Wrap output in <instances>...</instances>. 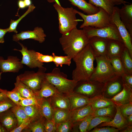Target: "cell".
Wrapping results in <instances>:
<instances>
[{
  "mask_svg": "<svg viewBox=\"0 0 132 132\" xmlns=\"http://www.w3.org/2000/svg\"><path fill=\"white\" fill-rule=\"evenodd\" d=\"M33 92L36 98L38 100L44 98H48L61 93L45 78L42 83L40 89Z\"/></svg>",
  "mask_w": 132,
  "mask_h": 132,
  "instance_id": "9a60e30c",
  "label": "cell"
},
{
  "mask_svg": "<svg viewBox=\"0 0 132 132\" xmlns=\"http://www.w3.org/2000/svg\"><path fill=\"white\" fill-rule=\"evenodd\" d=\"M95 56L89 44L73 58L76 67L72 72V79L77 82L89 80L95 68Z\"/></svg>",
  "mask_w": 132,
  "mask_h": 132,
  "instance_id": "6da1fadb",
  "label": "cell"
},
{
  "mask_svg": "<svg viewBox=\"0 0 132 132\" xmlns=\"http://www.w3.org/2000/svg\"><path fill=\"white\" fill-rule=\"evenodd\" d=\"M66 96L69 101L70 110L83 107L89 104L90 99L81 94L74 92Z\"/></svg>",
  "mask_w": 132,
  "mask_h": 132,
  "instance_id": "cb8c5ba5",
  "label": "cell"
},
{
  "mask_svg": "<svg viewBox=\"0 0 132 132\" xmlns=\"http://www.w3.org/2000/svg\"><path fill=\"white\" fill-rule=\"evenodd\" d=\"M16 105L7 97L1 100L0 101V114L10 109Z\"/></svg>",
  "mask_w": 132,
  "mask_h": 132,
  "instance_id": "7bdbcfd3",
  "label": "cell"
},
{
  "mask_svg": "<svg viewBox=\"0 0 132 132\" xmlns=\"http://www.w3.org/2000/svg\"><path fill=\"white\" fill-rule=\"evenodd\" d=\"M125 129L120 132H132V125H128L125 128Z\"/></svg>",
  "mask_w": 132,
  "mask_h": 132,
  "instance_id": "11a10c76",
  "label": "cell"
},
{
  "mask_svg": "<svg viewBox=\"0 0 132 132\" xmlns=\"http://www.w3.org/2000/svg\"><path fill=\"white\" fill-rule=\"evenodd\" d=\"M19 105L22 106H39L38 100L36 98H22L19 103Z\"/></svg>",
  "mask_w": 132,
  "mask_h": 132,
  "instance_id": "f6af8a7d",
  "label": "cell"
},
{
  "mask_svg": "<svg viewBox=\"0 0 132 132\" xmlns=\"http://www.w3.org/2000/svg\"><path fill=\"white\" fill-rule=\"evenodd\" d=\"M46 36L43 29L37 27L32 31H22L19 33H16L13 35L12 38L13 41L16 42L20 40L31 39L42 43L44 41Z\"/></svg>",
  "mask_w": 132,
  "mask_h": 132,
  "instance_id": "4fadbf2b",
  "label": "cell"
},
{
  "mask_svg": "<svg viewBox=\"0 0 132 132\" xmlns=\"http://www.w3.org/2000/svg\"><path fill=\"white\" fill-rule=\"evenodd\" d=\"M104 84L89 80L77 82L74 92L91 99L101 94Z\"/></svg>",
  "mask_w": 132,
  "mask_h": 132,
  "instance_id": "9c48e42d",
  "label": "cell"
},
{
  "mask_svg": "<svg viewBox=\"0 0 132 132\" xmlns=\"http://www.w3.org/2000/svg\"><path fill=\"white\" fill-rule=\"evenodd\" d=\"M47 1L49 3H52L54 2H55L58 0H47Z\"/></svg>",
  "mask_w": 132,
  "mask_h": 132,
  "instance_id": "94428289",
  "label": "cell"
},
{
  "mask_svg": "<svg viewBox=\"0 0 132 132\" xmlns=\"http://www.w3.org/2000/svg\"><path fill=\"white\" fill-rule=\"evenodd\" d=\"M44 125L45 132H56L55 124L53 121L48 120L45 118Z\"/></svg>",
  "mask_w": 132,
  "mask_h": 132,
  "instance_id": "c3c4849f",
  "label": "cell"
},
{
  "mask_svg": "<svg viewBox=\"0 0 132 132\" xmlns=\"http://www.w3.org/2000/svg\"><path fill=\"white\" fill-rule=\"evenodd\" d=\"M92 114L80 121L73 123L72 132H87L90 121L93 117Z\"/></svg>",
  "mask_w": 132,
  "mask_h": 132,
  "instance_id": "d6a6232c",
  "label": "cell"
},
{
  "mask_svg": "<svg viewBox=\"0 0 132 132\" xmlns=\"http://www.w3.org/2000/svg\"><path fill=\"white\" fill-rule=\"evenodd\" d=\"M59 41L64 53L72 59L89 44V39L83 30L77 27L62 35Z\"/></svg>",
  "mask_w": 132,
  "mask_h": 132,
  "instance_id": "7a4b0ae2",
  "label": "cell"
},
{
  "mask_svg": "<svg viewBox=\"0 0 132 132\" xmlns=\"http://www.w3.org/2000/svg\"><path fill=\"white\" fill-rule=\"evenodd\" d=\"M89 104L94 111L99 109L114 105L110 99L102 94L96 96L90 99Z\"/></svg>",
  "mask_w": 132,
  "mask_h": 132,
  "instance_id": "4316f807",
  "label": "cell"
},
{
  "mask_svg": "<svg viewBox=\"0 0 132 132\" xmlns=\"http://www.w3.org/2000/svg\"><path fill=\"white\" fill-rule=\"evenodd\" d=\"M46 68L43 66L37 71H26L18 76L20 81L33 92L39 90L42 83L45 78Z\"/></svg>",
  "mask_w": 132,
  "mask_h": 132,
  "instance_id": "ba28073f",
  "label": "cell"
},
{
  "mask_svg": "<svg viewBox=\"0 0 132 132\" xmlns=\"http://www.w3.org/2000/svg\"></svg>",
  "mask_w": 132,
  "mask_h": 132,
  "instance_id": "be15d7a7",
  "label": "cell"
},
{
  "mask_svg": "<svg viewBox=\"0 0 132 132\" xmlns=\"http://www.w3.org/2000/svg\"><path fill=\"white\" fill-rule=\"evenodd\" d=\"M125 47L122 42L115 40H108L106 55L109 59L120 57Z\"/></svg>",
  "mask_w": 132,
  "mask_h": 132,
  "instance_id": "d6986e66",
  "label": "cell"
},
{
  "mask_svg": "<svg viewBox=\"0 0 132 132\" xmlns=\"http://www.w3.org/2000/svg\"><path fill=\"white\" fill-rule=\"evenodd\" d=\"M120 57L125 73L132 74V57L126 47Z\"/></svg>",
  "mask_w": 132,
  "mask_h": 132,
  "instance_id": "f1b7e54d",
  "label": "cell"
},
{
  "mask_svg": "<svg viewBox=\"0 0 132 132\" xmlns=\"http://www.w3.org/2000/svg\"><path fill=\"white\" fill-rule=\"evenodd\" d=\"M28 117L33 121L41 117L39 106H22Z\"/></svg>",
  "mask_w": 132,
  "mask_h": 132,
  "instance_id": "e575fe53",
  "label": "cell"
},
{
  "mask_svg": "<svg viewBox=\"0 0 132 132\" xmlns=\"http://www.w3.org/2000/svg\"><path fill=\"white\" fill-rule=\"evenodd\" d=\"M121 77L123 83L132 88V74L125 73Z\"/></svg>",
  "mask_w": 132,
  "mask_h": 132,
  "instance_id": "f907efd6",
  "label": "cell"
},
{
  "mask_svg": "<svg viewBox=\"0 0 132 132\" xmlns=\"http://www.w3.org/2000/svg\"><path fill=\"white\" fill-rule=\"evenodd\" d=\"M128 125H132V115L128 116L126 119Z\"/></svg>",
  "mask_w": 132,
  "mask_h": 132,
  "instance_id": "9f6ffc18",
  "label": "cell"
},
{
  "mask_svg": "<svg viewBox=\"0 0 132 132\" xmlns=\"http://www.w3.org/2000/svg\"><path fill=\"white\" fill-rule=\"evenodd\" d=\"M26 7H29L31 4V0H23Z\"/></svg>",
  "mask_w": 132,
  "mask_h": 132,
  "instance_id": "6f0895ef",
  "label": "cell"
},
{
  "mask_svg": "<svg viewBox=\"0 0 132 132\" xmlns=\"http://www.w3.org/2000/svg\"><path fill=\"white\" fill-rule=\"evenodd\" d=\"M89 3L105 10L111 15L114 6L109 0H88Z\"/></svg>",
  "mask_w": 132,
  "mask_h": 132,
  "instance_id": "836d02e7",
  "label": "cell"
},
{
  "mask_svg": "<svg viewBox=\"0 0 132 132\" xmlns=\"http://www.w3.org/2000/svg\"><path fill=\"white\" fill-rule=\"evenodd\" d=\"M55 3L53 6L58 13L59 31L62 35L65 34L77 28L81 20L76 18V9L72 7H63L58 0Z\"/></svg>",
  "mask_w": 132,
  "mask_h": 132,
  "instance_id": "3957f363",
  "label": "cell"
},
{
  "mask_svg": "<svg viewBox=\"0 0 132 132\" xmlns=\"http://www.w3.org/2000/svg\"><path fill=\"white\" fill-rule=\"evenodd\" d=\"M82 29L89 39L96 36L108 40H115L123 42L117 27L112 22L103 27L96 28L88 26L84 27Z\"/></svg>",
  "mask_w": 132,
  "mask_h": 132,
  "instance_id": "52a82bcc",
  "label": "cell"
},
{
  "mask_svg": "<svg viewBox=\"0 0 132 132\" xmlns=\"http://www.w3.org/2000/svg\"><path fill=\"white\" fill-rule=\"evenodd\" d=\"M45 118L41 117L32 121L23 130L27 132H45L44 122Z\"/></svg>",
  "mask_w": 132,
  "mask_h": 132,
  "instance_id": "f546056e",
  "label": "cell"
},
{
  "mask_svg": "<svg viewBox=\"0 0 132 132\" xmlns=\"http://www.w3.org/2000/svg\"><path fill=\"white\" fill-rule=\"evenodd\" d=\"M8 32V28L5 29L0 28V43H3L4 42V37Z\"/></svg>",
  "mask_w": 132,
  "mask_h": 132,
  "instance_id": "816d5d0a",
  "label": "cell"
},
{
  "mask_svg": "<svg viewBox=\"0 0 132 132\" xmlns=\"http://www.w3.org/2000/svg\"><path fill=\"white\" fill-rule=\"evenodd\" d=\"M67 75L61 72L59 68H54L52 71L45 73V78L53 84L61 93L66 95L73 93L77 82L67 78Z\"/></svg>",
  "mask_w": 132,
  "mask_h": 132,
  "instance_id": "277c9868",
  "label": "cell"
},
{
  "mask_svg": "<svg viewBox=\"0 0 132 132\" xmlns=\"http://www.w3.org/2000/svg\"><path fill=\"white\" fill-rule=\"evenodd\" d=\"M97 66L89 80L105 83L117 76L115 73L109 59L106 55L95 57Z\"/></svg>",
  "mask_w": 132,
  "mask_h": 132,
  "instance_id": "5b68a950",
  "label": "cell"
},
{
  "mask_svg": "<svg viewBox=\"0 0 132 132\" xmlns=\"http://www.w3.org/2000/svg\"><path fill=\"white\" fill-rule=\"evenodd\" d=\"M114 6L115 5H119L121 4H124L127 2L123 0H109Z\"/></svg>",
  "mask_w": 132,
  "mask_h": 132,
  "instance_id": "f5cc1de1",
  "label": "cell"
},
{
  "mask_svg": "<svg viewBox=\"0 0 132 132\" xmlns=\"http://www.w3.org/2000/svg\"><path fill=\"white\" fill-rule=\"evenodd\" d=\"M11 109L0 114V123L8 132H10L18 125L17 118Z\"/></svg>",
  "mask_w": 132,
  "mask_h": 132,
  "instance_id": "7402d4cb",
  "label": "cell"
},
{
  "mask_svg": "<svg viewBox=\"0 0 132 132\" xmlns=\"http://www.w3.org/2000/svg\"><path fill=\"white\" fill-rule=\"evenodd\" d=\"M116 109L115 105L99 109L92 113L93 117L98 116H107L113 119L115 115Z\"/></svg>",
  "mask_w": 132,
  "mask_h": 132,
  "instance_id": "1f68e13d",
  "label": "cell"
},
{
  "mask_svg": "<svg viewBox=\"0 0 132 132\" xmlns=\"http://www.w3.org/2000/svg\"><path fill=\"white\" fill-rule=\"evenodd\" d=\"M119 107L121 114L126 119L128 116L132 115V103L123 104Z\"/></svg>",
  "mask_w": 132,
  "mask_h": 132,
  "instance_id": "ee69618b",
  "label": "cell"
},
{
  "mask_svg": "<svg viewBox=\"0 0 132 132\" xmlns=\"http://www.w3.org/2000/svg\"><path fill=\"white\" fill-rule=\"evenodd\" d=\"M73 5L77 7L87 15L96 13L99 10V8L87 2L85 0H67Z\"/></svg>",
  "mask_w": 132,
  "mask_h": 132,
  "instance_id": "484cf974",
  "label": "cell"
},
{
  "mask_svg": "<svg viewBox=\"0 0 132 132\" xmlns=\"http://www.w3.org/2000/svg\"><path fill=\"white\" fill-rule=\"evenodd\" d=\"M119 130L113 127L109 126L98 127H96L89 132H118Z\"/></svg>",
  "mask_w": 132,
  "mask_h": 132,
  "instance_id": "7dc6e473",
  "label": "cell"
},
{
  "mask_svg": "<svg viewBox=\"0 0 132 132\" xmlns=\"http://www.w3.org/2000/svg\"><path fill=\"white\" fill-rule=\"evenodd\" d=\"M122 90L110 99L115 105L118 106L130 103H132V88L123 83Z\"/></svg>",
  "mask_w": 132,
  "mask_h": 132,
  "instance_id": "2e32d148",
  "label": "cell"
},
{
  "mask_svg": "<svg viewBox=\"0 0 132 132\" xmlns=\"http://www.w3.org/2000/svg\"><path fill=\"white\" fill-rule=\"evenodd\" d=\"M2 73L1 72H0V80L1 79V74H2Z\"/></svg>",
  "mask_w": 132,
  "mask_h": 132,
  "instance_id": "6125c7cd",
  "label": "cell"
},
{
  "mask_svg": "<svg viewBox=\"0 0 132 132\" xmlns=\"http://www.w3.org/2000/svg\"><path fill=\"white\" fill-rule=\"evenodd\" d=\"M109 59L116 75L121 77L125 73V72L120 57H115Z\"/></svg>",
  "mask_w": 132,
  "mask_h": 132,
  "instance_id": "74e56055",
  "label": "cell"
},
{
  "mask_svg": "<svg viewBox=\"0 0 132 132\" xmlns=\"http://www.w3.org/2000/svg\"><path fill=\"white\" fill-rule=\"evenodd\" d=\"M38 100L40 114L47 120L53 121V109L48 98H44Z\"/></svg>",
  "mask_w": 132,
  "mask_h": 132,
  "instance_id": "d4e9b609",
  "label": "cell"
},
{
  "mask_svg": "<svg viewBox=\"0 0 132 132\" xmlns=\"http://www.w3.org/2000/svg\"><path fill=\"white\" fill-rule=\"evenodd\" d=\"M112 119L110 118L107 116H95L91 120L87 129V132H89L94 128L102 123L109 121Z\"/></svg>",
  "mask_w": 132,
  "mask_h": 132,
  "instance_id": "f35d334b",
  "label": "cell"
},
{
  "mask_svg": "<svg viewBox=\"0 0 132 132\" xmlns=\"http://www.w3.org/2000/svg\"><path fill=\"white\" fill-rule=\"evenodd\" d=\"M52 56L53 58V62L57 67L59 66L62 67L64 65L69 66L71 64L72 58L68 55L57 56L54 53H53Z\"/></svg>",
  "mask_w": 132,
  "mask_h": 132,
  "instance_id": "ab89813d",
  "label": "cell"
},
{
  "mask_svg": "<svg viewBox=\"0 0 132 132\" xmlns=\"http://www.w3.org/2000/svg\"><path fill=\"white\" fill-rule=\"evenodd\" d=\"M18 5L19 9H23L26 7L23 0H19Z\"/></svg>",
  "mask_w": 132,
  "mask_h": 132,
  "instance_id": "db71d44e",
  "label": "cell"
},
{
  "mask_svg": "<svg viewBox=\"0 0 132 132\" xmlns=\"http://www.w3.org/2000/svg\"><path fill=\"white\" fill-rule=\"evenodd\" d=\"M18 43L21 46L22 49L18 50L14 49V50L19 51L22 54V57L21 61L23 65H25L31 68H39L43 66V63L37 60L36 55V52L35 51L28 50L22 44L19 42Z\"/></svg>",
  "mask_w": 132,
  "mask_h": 132,
  "instance_id": "7c38bea8",
  "label": "cell"
},
{
  "mask_svg": "<svg viewBox=\"0 0 132 132\" xmlns=\"http://www.w3.org/2000/svg\"><path fill=\"white\" fill-rule=\"evenodd\" d=\"M119 9L117 7L114 6L110 15L111 21L116 25L123 42L132 57V36L120 19Z\"/></svg>",
  "mask_w": 132,
  "mask_h": 132,
  "instance_id": "30bf717a",
  "label": "cell"
},
{
  "mask_svg": "<svg viewBox=\"0 0 132 132\" xmlns=\"http://www.w3.org/2000/svg\"><path fill=\"white\" fill-rule=\"evenodd\" d=\"M115 106L116 108V112L113 118L109 121L102 123L96 127L109 126L114 127L120 130L124 129L128 125L126 120L121 113L119 106Z\"/></svg>",
  "mask_w": 132,
  "mask_h": 132,
  "instance_id": "44dd1931",
  "label": "cell"
},
{
  "mask_svg": "<svg viewBox=\"0 0 132 132\" xmlns=\"http://www.w3.org/2000/svg\"><path fill=\"white\" fill-rule=\"evenodd\" d=\"M33 120L29 118L22 122L19 125L15 128L10 132H21Z\"/></svg>",
  "mask_w": 132,
  "mask_h": 132,
  "instance_id": "681fc988",
  "label": "cell"
},
{
  "mask_svg": "<svg viewBox=\"0 0 132 132\" xmlns=\"http://www.w3.org/2000/svg\"><path fill=\"white\" fill-rule=\"evenodd\" d=\"M14 89L18 92L22 97L25 98H36L33 91L21 82L18 76L16 78Z\"/></svg>",
  "mask_w": 132,
  "mask_h": 132,
  "instance_id": "83f0119b",
  "label": "cell"
},
{
  "mask_svg": "<svg viewBox=\"0 0 132 132\" xmlns=\"http://www.w3.org/2000/svg\"><path fill=\"white\" fill-rule=\"evenodd\" d=\"M48 98L53 109H62L70 110L69 101L66 95L60 93Z\"/></svg>",
  "mask_w": 132,
  "mask_h": 132,
  "instance_id": "603a6c76",
  "label": "cell"
},
{
  "mask_svg": "<svg viewBox=\"0 0 132 132\" xmlns=\"http://www.w3.org/2000/svg\"><path fill=\"white\" fill-rule=\"evenodd\" d=\"M35 8L33 4H32L28 7V8L26 12L18 19L16 20H11L10 22V25L8 28V32H13L17 33V27L19 23L21 20L30 13L33 11Z\"/></svg>",
  "mask_w": 132,
  "mask_h": 132,
  "instance_id": "8d00e7d4",
  "label": "cell"
},
{
  "mask_svg": "<svg viewBox=\"0 0 132 132\" xmlns=\"http://www.w3.org/2000/svg\"><path fill=\"white\" fill-rule=\"evenodd\" d=\"M119 9L120 19L132 37V4L125 3Z\"/></svg>",
  "mask_w": 132,
  "mask_h": 132,
  "instance_id": "ac0fdd59",
  "label": "cell"
},
{
  "mask_svg": "<svg viewBox=\"0 0 132 132\" xmlns=\"http://www.w3.org/2000/svg\"><path fill=\"white\" fill-rule=\"evenodd\" d=\"M99 11L91 15L85 14L76 10L78 14L83 19V22L80 28L87 26L96 28H101L106 26L112 23L110 15L102 8L99 7Z\"/></svg>",
  "mask_w": 132,
  "mask_h": 132,
  "instance_id": "8992f818",
  "label": "cell"
},
{
  "mask_svg": "<svg viewBox=\"0 0 132 132\" xmlns=\"http://www.w3.org/2000/svg\"><path fill=\"white\" fill-rule=\"evenodd\" d=\"M70 110L64 109H53V121L56 124L69 119Z\"/></svg>",
  "mask_w": 132,
  "mask_h": 132,
  "instance_id": "4dcf8cb0",
  "label": "cell"
},
{
  "mask_svg": "<svg viewBox=\"0 0 132 132\" xmlns=\"http://www.w3.org/2000/svg\"><path fill=\"white\" fill-rule=\"evenodd\" d=\"M11 110L16 116L18 121L17 126L28 118L22 107L16 105L11 109Z\"/></svg>",
  "mask_w": 132,
  "mask_h": 132,
  "instance_id": "d590c367",
  "label": "cell"
},
{
  "mask_svg": "<svg viewBox=\"0 0 132 132\" xmlns=\"http://www.w3.org/2000/svg\"><path fill=\"white\" fill-rule=\"evenodd\" d=\"M56 132H72L73 123L69 119L65 122L55 124Z\"/></svg>",
  "mask_w": 132,
  "mask_h": 132,
  "instance_id": "b9f144b4",
  "label": "cell"
},
{
  "mask_svg": "<svg viewBox=\"0 0 132 132\" xmlns=\"http://www.w3.org/2000/svg\"><path fill=\"white\" fill-rule=\"evenodd\" d=\"M0 92L4 93L6 97L12 101L16 105H19V103L22 98L19 93L14 89L11 91L0 88Z\"/></svg>",
  "mask_w": 132,
  "mask_h": 132,
  "instance_id": "60d3db41",
  "label": "cell"
},
{
  "mask_svg": "<svg viewBox=\"0 0 132 132\" xmlns=\"http://www.w3.org/2000/svg\"><path fill=\"white\" fill-rule=\"evenodd\" d=\"M23 67L21 61L17 56H9L5 60L0 57V69L2 73L18 72Z\"/></svg>",
  "mask_w": 132,
  "mask_h": 132,
  "instance_id": "5bb4252c",
  "label": "cell"
},
{
  "mask_svg": "<svg viewBox=\"0 0 132 132\" xmlns=\"http://www.w3.org/2000/svg\"><path fill=\"white\" fill-rule=\"evenodd\" d=\"M8 132L6 129L0 123V132Z\"/></svg>",
  "mask_w": 132,
  "mask_h": 132,
  "instance_id": "680465c9",
  "label": "cell"
},
{
  "mask_svg": "<svg viewBox=\"0 0 132 132\" xmlns=\"http://www.w3.org/2000/svg\"><path fill=\"white\" fill-rule=\"evenodd\" d=\"M6 97L4 93L2 92H0V101Z\"/></svg>",
  "mask_w": 132,
  "mask_h": 132,
  "instance_id": "91938a15",
  "label": "cell"
},
{
  "mask_svg": "<svg viewBox=\"0 0 132 132\" xmlns=\"http://www.w3.org/2000/svg\"><path fill=\"white\" fill-rule=\"evenodd\" d=\"M108 40L96 36L89 38V44L95 56L106 55Z\"/></svg>",
  "mask_w": 132,
  "mask_h": 132,
  "instance_id": "e0dca14e",
  "label": "cell"
},
{
  "mask_svg": "<svg viewBox=\"0 0 132 132\" xmlns=\"http://www.w3.org/2000/svg\"><path fill=\"white\" fill-rule=\"evenodd\" d=\"M94 111L89 104L83 107L70 110L69 119L73 123L80 121L88 116L92 114Z\"/></svg>",
  "mask_w": 132,
  "mask_h": 132,
  "instance_id": "ffe728a7",
  "label": "cell"
},
{
  "mask_svg": "<svg viewBox=\"0 0 132 132\" xmlns=\"http://www.w3.org/2000/svg\"><path fill=\"white\" fill-rule=\"evenodd\" d=\"M123 84L121 77L117 76L104 83L101 94L110 99L122 90Z\"/></svg>",
  "mask_w": 132,
  "mask_h": 132,
  "instance_id": "8fae6325",
  "label": "cell"
},
{
  "mask_svg": "<svg viewBox=\"0 0 132 132\" xmlns=\"http://www.w3.org/2000/svg\"><path fill=\"white\" fill-rule=\"evenodd\" d=\"M36 55L37 60L42 63H49L53 62V58L52 55H43L38 52H36Z\"/></svg>",
  "mask_w": 132,
  "mask_h": 132,
  "instance_id": "bcb514c9",
  "label": "cell"
}]
</instances>
